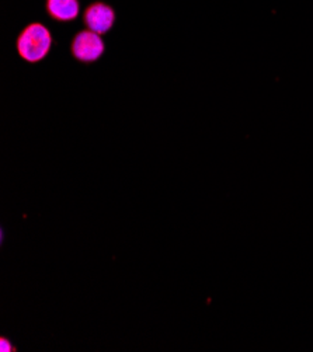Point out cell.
<instances>
[{
  "mask_svg": "<svg viewBox=\"0 0 313 352\" xmlns=\"http://www.w3.org/2000/svg\"><path fill=\"white\" fill-rule=\"evenodd\" d=\"M104 51H106V44H104L101 35L87 28L76 32L71 43V52L74 58L82 63L97 62L102 56Z\"/></svg>",
  "mask_w": 313,
  "mask_h": 352,
  "instance_id": "7a4b0ae2",
  "label": "cell"
},
{
  "mask_svg": "<svg viewBox=\"0 0 313 352\" xmlns=\"http://www.w3.org/2000/svg\"><path fill=\"white\" fill-rule=\"evenodd\" d=\"M0 351H2V352H13L14 351V346L12 345V342L6 337L0 338Z\"/></svg>",
  "mask_w": 313,
  "mask_h": 352,
  "instance_id": "5b68a950",
  "label": "cell"
},
{
  "mask_svg": "<svg viewBox=\"0 0 313 352\" xmlns=\"http://www.w3.org/2000/svg\"><path fill=\"white\" fill-rule=\"evenodd\" d=\"M47 14L58 23L75 21L80 14L79 0H45Z\"/></svg>",
  "mask_w": 313,
  "mask_h": 352,
  "instance_id": "277c9868",
  "label": "cell"
},
{
  "mask_svg": "<svg viewBox=\"0 0 313 352\" xmlns=\"http://www.w3.org/2000/svg\"><path fill=\"white\" fill-rule=\"evenodd\" d=\"M52 48V34L43 23L34 21L27 24L16 40L19 56L27 63L44 60Z\"/></svg>",
  "mask_w": 313,
  "mask_h": 352,
  "instance_id": "6da1fadb",
  "label": "cell"
},
{
  "mask_svg": "<svg viewBox=\"0 0 313 352\" xmlns=\"http://www.w3.org/2000/svg\"><path fill=\"white\" fill-rule=\"evenodd\" d=\"M83 24L100 35L107 34L116 24V10L106 2H93L83 12Z\"/></svg>",
  "mask_w": 313,
  "mask_h": 352,
  "instance_id": "3957f363",
  "label": "cell"
}]
</instances>
